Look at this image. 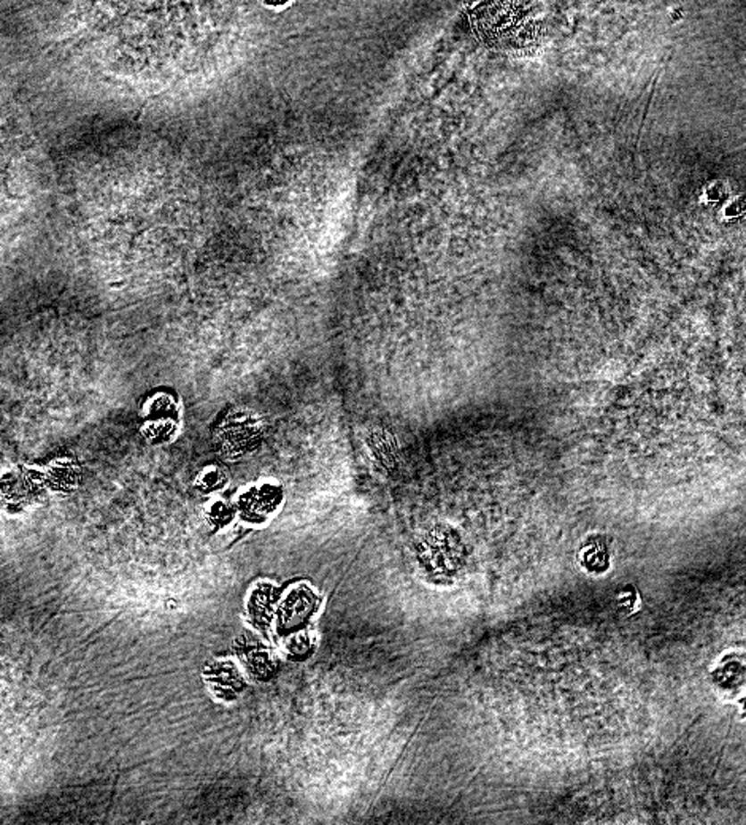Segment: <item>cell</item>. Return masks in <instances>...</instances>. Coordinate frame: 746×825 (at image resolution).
<instances>
[{"label": "cell", "instance_id": "cell-4", "mask_svg": "<svg viewBox=\"0 0 746 825\" xmlns=\"http://www.w3.org/2000/svg\"><path fill=\"white\" fill-rule=\"evenodd\" d=\"M137 427L150 446H169L185 427V402L173 386H156L145 392L137 408Z\"/></svg>", "mask_w": 746, "mask_h": 825}, {"label": "cell", "instance_id": "cell-7", "mask_svg": "<svg viewBox=\"0 0 746 825\" xmlns=\"http://www.w3.org/2000/svg\"><path fill=\"white\" fill-rule=\"evenodd\" d=\"M283 502V488L275 481H261L245 489L238 497V511L248 523H262L272 516Z\"/></svg>", "mask_w": 746, "mask_h": 825}, {"label": "cell", "instance_id": "cell-1", "mask_svg": "<svg viewBox=\"0 0 746 825\" xmlns=\"http://www.w3.org/2000/svg\"><path fill=\"white\" fill-rule=\"evenodd\" d=\"M30 29L73 78L169 97L185 0H24Z\"/></svg>", "mask_w": 746, "mask_h": 825}, {"label": "cell", "instance_id": "cell-6", "mask_svg": "<svg viewBox=\"0 0 746 825\" xmlns=\"http://www.w3.org/2000/svg\"><path fill=\"white\" fill-rule=\"evenodd\" d=\"M319 597L309 586H299L287 594L277 611L278 631L283 635H293L307 627L318 610Z\"/></svg>", "mask_w": 746, "mask_h": 825}, {"label": "cell", "instance_id": "cell-10", "mask_svg": "<svg viewBox=\"0 0 746 825\" xmlns=\"http://www.w3.org/2000/svg\"><path fill=\"white\" fill-rule=\"evenodd\" d=\"M248 613L253 624L259 631H266L273 619V588L270 584H261L253 590L252 598L248 603Z\"/></svg>", "mask_w": 746, "mask_h": 825}, {"label": "cell", "instance_id": "cell-16", "mask_svg": "<svg viewBox=\"0 0 746 825\" xmlns=\"http://www.w3.org/2000/svg\"><path fill=\"white\" fill-rule=\"evenodd\" d=\"M234 508L228 505L226 502H215L209 508V513H207V517H209L210 523L216 525V527H223V525L230 523V519L234 517Z\"/></svg>", "mask_w": 746, "mask_h": 825}, {"label": "cell", "instance_id": "cell-14", "mask_svg": "<svg viewBox=\"0 0 746 825\" xmlns=\"http://www.w3.org/2000/svg\"><path fill=\"white\" fill-rule=\"evenodd\" d=\"M719 207V215L725 223H734L746 215V202L740 195H729Z\"/></svg>", "mask_w": 746, "mask_h": 825}, {"label": "cell", "instance_id": "cell-9", "mask_svg": "<svg viewBox=\"0 0 746 825\" xmlns=\"http://www.w3.org/2000/svg\"><path fill=\"white\" fill-rule=\"evenodd\" d=\"M205 676L215 696L223 700H236L244 692V676L240 675L237 667L230 662H216L207 668Z\"/></svg>", "mask_w": 746, "mask_h": 825}, {"label": "cell", "instance_id": "cell-11", "mask_svg": "<svg viewBox=\"0 0 746 825\" xmlns=\"http://www.w3.org/2000/svg\"><path fill=\"white\" fill-rule=\"evenodd\" d=\"M228 484V474L220 466H205L195 474V486L202 494H216Z\"/></svg>", "mask_w": 746, "mask_h": 825}, {"label": "cell", "instance_id": "cell-3", "mask_svg": "<svg viewBox=\"0 0 746 825\" xmlns=\"http://www.w3.org/2000/svg\"><path fill=\"white\" fill-rule=\"evenodd\" d=\"M266 432V421L259 411L242 403H228L213 417L210 441L220 459L240 462L262 448Z\"/></svg>", "mask_w": 746, "mask_h": 825}, {"label": "cell", "instance_id": "cell-13", "mask_svg": "<svg viewBox=\"0 0 746 825\" xmlns=\"http://www.w3.org/2000/svg\"><path fill=\"white\" fill-rule=\"evenodd\" d=\"M313 639L302 631L293 633V639H289L286 646L287 653L295 660L307 659L313 653Z\"/></svg>", "mask_w": 746, "mask_h": 825}, {"label": "cell", "instance_id": "cell-8", "mask_svg": "<svg viewBox=\"0 0 746 825\" xmlns=\"http://www.w3.org/2000/svg\"><path fill=\"white\" fill-rule=\"evenodd\" d=\"M238 657L244 664L246 673L254 681H270L277 673V659L262 643L254 639H244L238 643Z\"/></svg>", "mask_w": 746, "mask_h": 825}, {"label": "cell", "instance_id": "cell-12", "mask_svg": "<svg viewBox=\"0 0 746 825\" xmlns=\"http://www.w3.org/2000/svg\"><path fill=\"white\" fill-rule=\"evenodd\" d=\"M46 470V483L53 488H65L79 483V466L70 459L56 460Z\"/></svg>", "mask_w": 746, "mask_h": 825}, {"label": "cell", "instance_id": "cell-5", "mask_svg": "<svg viewBox=\"0 0 746 825\" xmlns=\"http://www.w3.org/2000/svg\"><path fill=\"white\" fill-rule=\"evenodd\" d=\"M417 556L427 580L448 584L466 565V545L456 529L450 525H435L419 540Z\"/></svg>", "mask_w": 746, "mask_h": 825}, {"label": "cell", "instance_id": "cell-2", "mask_svg": "<svg viewBox=\"0 0 746 825\" xmlns=\"http://www.w3.org/2000/svg\"><path fill=\"white\" fill-rule=\"evenodd\" d=\"M474 32L489 48L519 53L537 45L540 22L524 0H486L470 12Z\"/></svg>", "mask_w": 746, "mask_h": 825}, {"label": "cell", "instance_id": "cell-15", "mask_svg": "<svg viewBox=\"0 0 746 825\" xmlns=\"http://www.w3.org/2000/svg\"><path fill=\"white\" fill-rule=\"evenodd\" d=\"M731 195L729 187L725 181H711L707 186L703 187L700 193V202L703 205H713V203H723V202Z\"/></svg>", "mask_w": 746, "mask_h": 825}]
</instances>
